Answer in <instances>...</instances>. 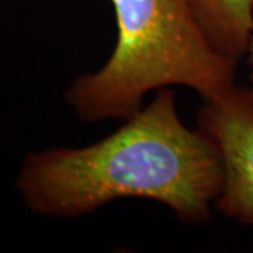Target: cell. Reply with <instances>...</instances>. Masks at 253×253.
<instances>
[{"mask_svg": "<svg viewBox=\"0 0 253 253\" xmlns=\"http://www.w3.org/2000/svg\"><path fill=\"white\" fill-rule=\"evenodd\" d=\"M197 126L218 146L224 183L214 208L244 225H253V91L232 86L203 100Z\"/></svg>", "mask_w": 253, "mask_h": 253, "instance_id": "3957f363", "label": "cell"}, {"mask_svg": "<svg viewBox=\"0 0 253 253\" xmlns=\"http://www.w3.org/2000/svg\"><path fill=\"white\" fill-rule=\"evenodd\" d=\"M222 183L218 146L199 126L183 124L176 93L163 87L99 142L27 156L17 189L31 211L48 217H83L116 200L148 199L186 225H203Z\"/></svg>", "mask_w": 253, "mask_h": 253, "instance_id": "6da1fadb", "label": "cell"}, {"mask_svg": "<svg viewBox=\"0 0 253 253\" xmlns=\"http://www.w3.org/2000/svg\"><path fill=\"white\" fill-rule=\"evenodd\" d=\"M246 55H248V62H249V65H251V89H252L253 91V34H252V38H251V41H249V46H248V52H246Z\"/></svg>", "mask_w": 253, "mask_h": 253, "instance_id": "5b68a950", "label": "cell"}, {"mask_svg": "<svg viewBox=\"0 0 253 253\" xmlns=\"http://www.w3.org/2000/svg\"><path fill=\"white\" fill-rule=\"evenodd\" d=\"M191 11L211 45L238 63L253 34V0H189Z\"/></svg>", "mask_w": 253, "mask_h": 253, "instance_id": "277c9868", "label": "cell"}, {"mask_svg": "<svg viewBox=\"0 0 253 253\" xmlns=\"http://www.w3.org/2000/svg\"><path fill=\"white\" fill-rule=\"evenodd\" d=\"M117 42L99 71L76 78L66 101L87 124L126 121L146 93L187 86L203 100L235 86L238 63L218 52L194 17L189 0H110Z\"/></svg>", "mask_w": 253, "mask_h": 253, "instance_id": "7a4b0ae2", "label": "cell"}]
</instances>
